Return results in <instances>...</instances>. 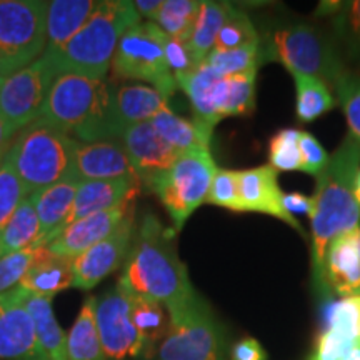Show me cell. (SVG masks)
Segmentation results:
<instances>
[{"instance_id": "484cf974", "label": "cell", "mask_w": 360, "mask_h": 360, "mask_svg": "<svg viewBox=\"0 0 360 360\" xmlns=\"http://www.w3.org/2000/svg\"><path fill=\"white\" fill-rule=\"evenodd\" d=\"M22 302L34 321L35 337L49 360H69L67 355V335L58 326L52 309V299L29 294L22 289Z\"/></svg>"}, {"instance_id": "7402d4cb", "label": "cell", "mask_w": 360, "mask_h": 360, "mask_svg": "<svg viewBox=\"0 0 360 360\" xmlns=\"http://www.w3.org/2000/svg\"><path fill=\"white\" fill-rule=\"evenodd\" d=\"M80 180L69 175L60 182L30 195L40 222V238L35 247H45L64 227L74 207Z\"/></svg>"}, {"instance_id": "db71d44e", "label": "cell", "mask_w": 360, "mask_h": 360, "mask_svg": "<svg viewBox=\"0 0 360 360\" xmlns=\"http://www.w3.org/2000/svg\"><path fill=\"white\" fill-rule=\"evenodd\" d=\"M2 79H4V77H2V75H0V80H2Z\"/></svg>"}, {"instance_id": "f546056e", "label": "cell", "mask_w": 360, "mask_h": 360, "mask_svg": "<svg viewBox=\"0 0 360 360\" xmlns=\"http://www.w3.org/2000/svg\"><path fill=\"white\" fill-rule=\"evenodd\" d=\"M232 8L227 2H202L192 35L187 42L188 51L197 62H204L205 57L214 51L217 35Z\"/></svg>"}, {"instance_id": "4fadbf2b", "label": "cell", "mask_w": 360, "mask_h": 360, "mask_svg": "<svg viewBox=\"0 0 360 360\" xmlns=\"http://www.w3.org/2000/svg\"><path fill=\"white\" fill-rule=\"evenodd\" d=\"M134 236L135 224L132 212L109 237L72 259V274H74L72 287L80 290H92L103 278L114 274L127 260Z\"/></svg>"}, {"instance_id": "c3c4849f", "label": "cell", "mask_w": 360, "mask_h": 360, "mask_svg": "<svg viewBox=\"0 0 360 360\" xmlns=\"http://www.w3.org/2000/svg\"><path fill=\"white\" fill-rule=\"evenodd\" d=\"M162 4H164V0H135L134 6L137 8L141 19L146 17L147 22H154L157 13L162 8Z\"/></svg>"}, {"instance_id": "816d5d0a", "label": "cell", "mask_w": 360, "mask_h": 360, "mask_svg": "<svg viewBox=\"0 0 360 360\" xmlns=\"http://www.w3.org/2000/svg\"><path fill=\"white\" fill-rule=\"evenodd\" d=\"M355 199L360 204V169L357 172V177H355Z\"/></svg>"}, {"instance_id": "d6986e66", "label": "cell", "mask_w": 360, "mask_h": 360, "mask_svg": "<svg viewBox=\"0 0 360 360\" xmlns=\"http://www.w3.org/2000/svg\"><path fill=\"white\" fill-rule=\"evenodd\" d=\"M134 212V204H129L120 209L107 210L96 215H90L79 222H74L53 237L49 242L47 249L52 254L60 255V257L75 259L82 252L89 250L103 238H107L112 232H115L120 227V224Z\"/></svg>"}, {"instance_id": "f1b7e54d", "label": "cell", "mask_w": 360, "mask_h": 360, "mask_svg": "<svg viewBox=\"0 0 360 360\" xmlns=\"http://www.w3.org/2000/svg\"><path fill=\"white\" fill-rule=\"evenodd\" d=\"M130 300V314H132L134 326L141 334L143 345H146V355L152 354L154 345L159 340H164L170 328V317L167 309L155 300L147 299L134 292L125 289Z\"/></svg>"}, {"instance_id": "836d02e7", "label": "cell", "mask_w": 360, "mask_h": 360, "mask_svg": "<svg viewBox=\"0 0 360 360\" xmlns=\"http://www.w3.org/2000/svg\"><path fill=\"white\" fill-rule=\"evenodd\" d=\"M255 77L257 70L240 75L222 77L219 89V115L244 117L255 109Z\"/></svg>"}, {"instance_id": "8d00e7d4", "label": "cell", "mask_w": 360, "mask_h": 360, "mask_svg": "<svg viewBox=\"0 0 360 360\" xmlns=\"http://www.w3.org/2000/svg\"><path fill=\"white\" fill-rule=\"evenodd\" d=\"M259 47L260 40L247 44L244 47L232 49V51H217V49H214L205 57V62L224 77L247 74V72L259 69Z\"/></svg>"}, {"instance_id": "d4e9b609", "label": "cell", "mask_w": 360, "mask_h": 360, "mask_svg": "<svg viewBox=\"0 0 360 360\" xmlns=\"http://www.w3.org/2000/svg\"><path fill=\"white\" fill-rule=\"evenodd\" d=\"M96 0H52L47 7V45L44 53H56L79 32L97 7Z\"/></svg>"}, {"instance_id": "f6af8a7d", "label": "cell", "mask_w": 360, "mask_h": 360, "mask_svg": "<svg viewBox=\"0 0 360 360\" xmlns=\"http://www.w3.org/2000/svg\"><path fill=\"white\" fill-rule=\"evenodd\" d=\"M162 45H164L165 58H167L169 69L172 70L174 77L188 74V72H192L197 65L202 64V62H197L195 58H193L192 52L188 51L187 44L182 42V40L169 37V35L164 32Z\"/></svg>"}, {"instance_id": "74e56055", "label": "cell", "mask_w": 360, "mask_h": 360, "mask_svg": "<svg viewBox=\"0 0 360 360\" xmlns=\"http://www.w3.org/2000/svg\"><path fill=\"white\" fill-rule=\"evenodd\" d=\"M30 193L22 184L15 170H13L11 160L6 155L2 165H0V236L6 231L7 224L19 209L22 200L27 199Z\"/></svg>"}, {"instance_id": "f35d334b", "label": "cell", "mask_w": 360, "mask_h": 360, "mask_svg": "<svg viewBox=\"0 0 360 360\" xmlns=\"http://www.w3.org/2000/svg\"><path fill=\"white\" fill-rule=\"evenodd\" d=\"M337 105L342 107L349 124V134L360 141V72L347 69L334 84Z\"/></svg>"}, {"instance_id": "60d3db41", "label": "cell", "mask_w": 360, "mask_h": 360, "mask_svg": "<svg viewBox=\"0 0 360 360\" xmlns=\"http://www.w3.org/2000/svg\"><path fill=\"white\" fill-rule=\"evenodd\" d=\"M300 130L282 129L270 139V165L281 172H292L302 169L300 159Z\"/></svg>"}, {"instance_id": "1f68e13d", "label": "cell", "mask_w": 360, "mask_h": 360, "mask_svg": "<svg viewBox=\"0 0 360 360\" xmlns=\"http://www.w3.org/2000/svg\"><path fill=\"white\" fill-rule=\"evenodd\" d=\"M332 13L334 44L339 45V52L347 57L349 62L360 69V0L328 4Z\"/></svg>"}, {"instance_id": "ac0fdd59", "label": "cell", "mask_w": 360, "mask_h": 360, "mask_svg": "<svg viewBox=\"0 0 360 360\" xmlns=\"http://www.w3.org/2000/svg\"><path fill=\"white\" fill-rule=\"evenodd\" d=\"M238 192L244 212L272 215L305 237L304 227L285 210L282 202L283 192L277 182V170L272 165L238 170Z\"/></svg>"}, {"instance_id": "e575fe53", "label": "cell", "mask_w": 360, "mask_h": 360, "mask_svg": "<svg viewBox=\"0 0 360 360\" xmlns=\"http://www.w3.org/2000/svg\"><path fill=\"white\" fill-rule=\"evenodd\" d=\"M202 0H164L154 24L169 37L188 42Z\"/></svg>"}, {"instance_id": "603a6c76", "label": "cell", "mask_w": 360, "mask_h": 360, "mask_svg": "<svg viewBox=\"0 0 360 360\" xmlns=\"http://www.w3.org/2000/svg\"><path fill=\"white\" fill-rule=\"evenodd\" d=\"M220 75L204 60L188 74L175 77L177 87L186 92L193 110V120L202 127L214 132V127L220 122L219 117V84Z\"/></svg>"}, {"instance_id": "d6a6232c", "label": "cell", "mask_w": 360, "mask_h": 360, "mask_svg": "<svg viewBox=\"0 0 360 360\" xmlns=\"http://www.w3.org/2000/svg\"><path fill=\"white\" fill-rule=\"evenodd\" d=\"M290 75L295 82V110L300 122H312L337 107L335 97L323 80L299 72H290Z\"/></svg>"}, {"instance_id": "ba28073f", "label": "cell", "mask_w": 360, "mask_h": 360, "mask_svg": "<svg viewBox=\"0 0 360 360\" xmlns=\"http://www.w3.org/2000/svg\"><path fill=\"white\" fill-rule=\"evenodd\" d=\"M44 0H0V75L15 74L42 56L47 45Z\"/></svg>"}, {"instance_id": "b9f144b4", "label": "cell", "mask_w": 360, "mask_h": 360, "mask_svg": "<svg viewBox=\"0 0 360 360\" xmlns=\"http://www.w3.org/2000/svg\"><path fill=\"white\" fill-rule=\"evenodd\" d=\"M205 204L224 207L233 212H244L240 192H238V170L217 169Z\"/></svg>"}, {"instance_id": "ab89813d", "label": "cell", "mask_w": 360, "mask_h": 360, "mask_svg": "<svg viewBox=\"0 0 360 360\" xmlns=\"http://www.w3.org/2000/svg\"><path fill=\"white\" fill-rule=\"evenodd\" d=\"M257 40L259 34L250 17L240 8L233 7L232 12L229 13L227 20L224 22L222 29H220L214 49H217V51H232V49L244 47V45L257 42Z\"/></svg>"}, {"instance_id": "6da1fadb", "label": "cell", "mask_w": 360, "mask_h": 360, "mask_svg": "<svg viewBox=\"0 0 360 360\" xmlns=\"http://www.w3.org/2000/svg\"><path fill=\"white\" fill-rule=\"evenodd\" d=\"M119 283L164 305L170 321L202 300L175 249V231L165 227L154 214H147L135 232Z\"/></svg>"}, {"instance_id": "d590c367", "label": "cell", "mask_w": 360, "mask_h": 360, "mask_svg": "<svg viewBox=\"0 0 360 360\" xmlns=\"http://www.w3.org/2000/svg\"><path fill=\"white\" fill-rule=\"evenodd\" d=\"M326 330L350 349L360 345V295L345 297L330 305Z\"/></svg>"}, {"instance_id": "9a60e30c", "label": "cell", "mask_w": 360, "mask_h": 360, "mask_svg": "<svg viewBox=\"0 0 360 360\" xmlns=\"http://www.w3.org/2000/svg\"><path fill=\"white\" fill-rule=\"evenodd\" d=\"M120 141L124 143L130 164L141 182L148 184L157 175L164 174L179 159V152L170 147L164 139L157 134L152 122L130 125L124 130Z\"/></svg>"}, {"instance_id": "f5cc1de1", "label": "cell", "mask_w": 360, "mask_h": 360, "mask_svg": "<svg viewBox=\"0 0 360 360\" xmlns=\"http://www.w3.org/2000/svg\"><path fill=\"white\" fill-rule=\"evenodd\" d=\"M359 252H360V233H359Z\"/></svg>"}, {"instance_id": "3957f363", "label": "cell", "mask_w": 360, "mask_h": 360, "mask_svg": "<svg viewBox=\"0 0 360 360\" xmlns=\"http://www.w3.org/2000/svg\"><path fill=\"white\" fill-rule=\"evenodd\" d=\"M112 85L107 79L60 74L53 80L40 119L79 142L120 139L112 114Z\"/></svg>"}, {"instance_id": "44dd1931", "label": "cell", "mask_w": 360, "mask_h": 360, "mask_svg": "<svg viewBox=\"0 0 360 360\" xmlns=\"http://www.w3.org/2000/svg\"><path fill=\"white\" fill-rule=\"evenodd\" d=\"M167 109L169 98L147 84H124L112 89V114L120 134L130 125L150 122Z\"/></svg>"}, {"instance_id": "30bf717a", "label": "cell", "mask_w": 360, "mask_h": 360, "mask_svg": "<svg viewBox=\"0 0 360 360\" xmlns=\"http://www.w3.org/2000/svg\"><path fill=\"white\" fill-rule=\"evenodd\" d=\"M160 360H227L224 328L204 299L170 321L159 349Z\"/></svg>"}, {"instance_id": "2e32d148", "label": "cell", "mask_w": 360, "mask_h": 360, "mask_svg": "<svg viewBox=\"0 0 360 360\" xmlns=\"http://www.w3.org/2000/svg\"><path fill=\"white\" fill-rule=\"evenodd\" d=\"M72 175L80 182L112 179L139 180L120 139L79 142L72 159Z\"/></svg>"}, {"instance_id": "7bdbcfd3", "label": "cell", "mask_w": 360, "mask_h": 360, "mask_svg": "<svg viewBox=\"0 0 360 360\" xmlns=\"http://www.w3.org/2000/svg\"><path fill=\"white\" fill-rule=\"evenodd\" d=\"M37 249L39 247H29V249L0 259V294L13 289L20 282L27 269L32 264Z\"/></svg>"}, {"instance_id": "7c38bea8", "label": "cell", "mask_w": 360, "mask_h": 360, "mask_svg": "<svg viewBox=\"0 0 360 360\" xmlns=\"http://www.w3.org/2000/svg\"><path fill=\"white\" fill-rule=\"evenodd\" d=\"M96 322L107 359L125 360L146 355V345L130 314L129 295L120 283L97 299Z\"/></svg>"}, {"instance_id": "7a4b0ae2", "label": "cell", "mask_w": 360, "mask_h": 360, "mask_svg": "<svg viewBox=\"0 0 360 360\" xmlns=\"http://www.w3.org/2000/svg\"><path fill=\"white\" fill-rule=\"evenodd\" d=\"M360 169V141L347 134L317 177L310 214V264L315 290L327 297L323 287V257L328 244L342 233L360 227V204L355 199V177Z\"/></svg>"}, {"instance_id": "ee69618b", "label": "cell", "mask_w": 360, "mask_h": 360, "mask_svg": "<svg viewBox=\"0 0 360 360\" xmlns=\"http://www.w3.org/2000/svg\"><path fill=\"white\" fill-rule=\"evenodd\" d=\"M300 159H302V172L319 177L326 165L328 164L330 155L327 154V150L321 146V142L314 137L310 132L300 130Z\"/></svg>"}, {"instance_id": "8992f818", "label": "cell", "mask_w": 360, "mask_h": 360, "mask_svg": "<svg viewBox=\"0 0 360 360\" xmlns=\"http://www.w3.org/2000/svg\"><path fill=\"white\" fill-rule=\"evenodd\" d=\"M77 143V139L39 117L13 135L7 157L32 195L72 175Z\"/></svg>"}, {"instance_id": "ffe728a7", "label": "cell", "mask_w": 360, "mask_h": 360, "mask_svg": "<svg viewBox=\"0 0 360 360\" xmlns=\"http://www.w3.org/2000/svg\"><path fill=\"white\" fill-rule=\"evenodd\" d=\"M139 186H141V182L132 179L85 180V182H80L72 212L69 219L65 220L62 231L67 225L79 222V220L90 217V215L134 204L135 195L139 193Z\"/></svg>"}, {"instance_id": "681fc988", "label": "cell", "mask_w": 360, "mask_h": 360, "mask_svg": "<svg viewBox=\"0 0 360 360\" xmlns=\"http://www.w3.org/2000/svg\"><path fill=\"white\" fill-rule=\"evenodd\" d=\"M11 143H12V135L8 134L7 125L4 122L2 115H0V165H2L4 159H6L8 148H11Z\"/></svg>"}, {"instance_id": "cb8c5ba5", "label": "cell", "mask_w": 360, "mask_h": 360, "mask_svg": "<svg viewBox=\"0 0 360 360\" xmlns=\"http://www.w3.org/2000/svg\"><path fill=\"white\" fill-rule=\"evenodd\" d=\"M74 281L72 259L52 254L47 247H39L35 257L17 285L34 295L49 297L69 289Z\"/></svg>"}, {"instance_id": "7dc6e473", "label": "cell", "mask_w": 360, "mask_h": 360, "mask_svg": "<svg viewBox=\"0 0 360 360\" xmlns=\"http://www.w3.org/2000/svg\"><path fill=\"white\" fill-rule=\"evenodd\" d=\"M282 202H283V207H285V210L290 215L302 214V215H309L310 217V214H312V209H314L312 197L304 195V193L300 192L283 193Z\"/></svg>"}, {"instance_id": "5b68a950", "label": "cell", "mask_w": 360, "mask_h": 360, "mask_svg": "<svg viewBox=\"0 0 360 360\" xmlns=\"http://www.w3.org/2000/svg\"><path fill=\"white\" fill-rule=\"evenodd\" d=\"M259 60L278 62L289 72L312 75L332 85L350 67L330 39L307 22H283L260 35Z\"/></svg>"}, {"instance_id": "8fae6325", "label": "cell", "mask_w": 360, "mask_h": 360, "mask_svg": "<svg viewBox=\"0 0 360 360\" xmlns=\"http://www.w3.org/2000/svg\"><path fill=\"white\" fill-rule=\"evenodd\" d=\"M56 77L52 62L42 53L32 64L0 80V115L12 137L39 119Z\"/></svg>"}, {"instance_id": "277c9868", "label": "cell", "mask_w": 360, "mask_h": 360, "mask_svg": "<svg viewBox=\"0 0 360 360\" xmlns=\"http://www.w3.org/2000/svg\"><path fill=\"white\" fill-rule=\"evenodd\" d=\"M130 0H101L85 25L56 53H44L57 75L80 74L105 79L122 35L141 22Z\"/></svg>"}, {"instance_id": "bcb514c9", "label": "cell", "mask_w": 360, "mask_h": 360, "mask_svg": "<svg viewBox=\"0 0 360 360\" xmlns=\"http://www.w3.org/2000/svg\"><path fill=\"white\" fill-rule=\"evenodd\" d=\"M231 360H267V354L255 339H242L232 347Z\"/></svg>"}, {"instance_id": "9c48e42d", "label": "cell", "mask_w": 360, "mask_h": 360, "mask_svg": "<svg viewBox=\"0 0 360 360\" xmlns=\"http://www.w3.org/2000/svg\"><path fill=\"white\" fill-rule=\"evenodd\" d=\"M164 32L154 22H139L122 35L112 58V77L119 80H141L159 90L170 101L177 82L165 58Z\"/></svg>"}, {"instance_id": "4316f807", "label": "cell", "mask_w": 360, "mask_h": 360, "mask_svg": "<svg viewBox=\"0 0 360 360\" xmlns=\"http://www.w3.org/2000/svg\"><path fill=\"white\" fill-rule=\"evenodd\" d=\"M157 134L174 147L179 154H184L193 148H210V137L212 132L202 127L195 120H187L170 109L160 112L150 120Z\"/></svg>"}, {"instance_id": "e0dca14e", "label": "cell", "mask_w": 360, "mask_h": 360, "mask_svg": "<svg viewBox=\"0 0 360 360\" xmlns=\"http://www.w3.org/2000/svg\"><path fill=\"white\" fill-rule=\"evenodd\" d=\"M359 233L360 227L342 233L328 244L322 267L327 297L360 295Z\"/></svg>"}, {"instance_id": "4dcf8cb0", "label": "cell", "mask_w": 360, "mask_h": 360, "mask_svg": "<svg viewBox=\"0 0 360 360\" xmlns=\"http://www.w3.org/2000/svg\"><path fill=\"white\" fill-rule=\"evenodd\" d=\"M40 238V222L30 195L22 200L6 231L0 236V259L37 245Z\"/></svg>"}, {"instance_id": "f907efd6", "label": "cell", "mask_w": 360, "mask_h": 360, "mask_svg": "<svg viewBox=\"0 0 360 360\" xmlns=\"http://www.w3.org/2000/svg\"><path fill=\"white\" fill-rule=\"evenodd\" d=\"M340 360H360V345H355Z\"/></svg>"}, {"instance_id": "52a82bcc", "label": "cell", "mask_w": 360, "mask_h": 360, "mask_svg": "<svg viewBox=\"0 0 360 360\" xmlns=\"http://www.w3.org/2000/svg\"><path fill=\"white\" fill-rule=\"evenodd\" d=\"M210 148H193L179 155L174 165L148 184L172 219L175 231L186 225L188 217L209 195L210 184L217 172Z\"/></svg>"}, {"instance_id": "5bb4252c", "label": "cell", "mask_w": 360, "mask_h": 360, "mask_svg": "<svg viewBox=\"0 0 360 360\" xmlns=\"http://www.w3.org/2000/svg\"><path fill=\"white\" fill-rule=\"evenodd\" d=\"M0 360H49L35 337L19 285L0 294Z\"/></svg>"}, {"instance_id": "83f0119b", "label": "cell", "mask_w": 360, "mask_h": 360, "mask_svg": "<svg viewBox=\"0 0 360 360\" xmlns=\"http://www.w3.org/2000/svg\"><path fill=\"white\" fill-rule=\"evenodd\" d=\"M96 297H89L67 335L69 360H107L96 322Z\"/></svg>"}]
</instances>
